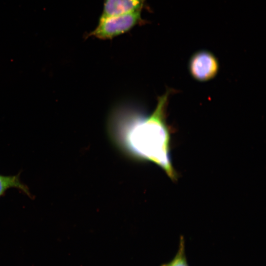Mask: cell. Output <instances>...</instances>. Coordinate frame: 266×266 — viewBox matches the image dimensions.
<instances>
[{"instance_id": "cell-1", "label": "cell", "mask_w": 266, "mask_h": 266, "mask_svg": "<svg viewBox=\"0 0 266 266\" xmlns=\"http://www.w3.org/2000/svg\"><path fill=\"white\" fill-rule=\"evenodd\" d=\"M171 91L159 97L156 108L151 115H133L118 121L114 126L113 137L126 154L134 159L154 162L169 177L176 173L169 153L170 130L166 122V110Z\"/></svg>"}, {"instance_id": "cell-2", "label": "cell", "mask_w": 266, "mask_h": 266, "mask_svg": "<svg viewBox=\"0 0 266 266\" xmlns=\"http://www.w3.org/2000/svg\"><path fill=\"white\" fill-rule=\"evenodd\" d=\"M141 11L132 12L99 20L96 28L87 36L111 39L125 33L137 25L144 24Z\"/></svg>"}, {"instance_id": "cell-3", "label": "cell", "mask_w": 266, "mask_h": 266, "mask_svg": "<svg viewBox=\"0 0 266 266\" xmlns=\"http://www.w3.org/2000/svg\"><path fill=\"white\" fill-rule=\"evenodd\" d=\"M219 68L218 59L211 52L202 50L192 55L188 64L189 71L197 81L205 82L214 78Z\"/></svg>"}, {"instance_id": "cell-4", "label": "cell", "mask_w": 266, "mask_h": 266, "mask_svg": "<svg viewBox=\"0 0 266 266\" xmlns=\"http://www.w3.org/2000/svg\"><path fill=\"white\" fill-rule=\"evenodd\" d=\"M145 0H103L102 13L99 20L111 17L141 11Z\"/></svg>"}, {"instance_id": "cell-5", "label": "cell", "mask_w": 266, "mask_h": 266, "mask_svg": "<svg viewBox=\"0 0 266 266\" xmlns=\"http://www.w3.org/2000/svg\"><path fill=\"white\" fill-rule=\"evenodd\" d=\"M20 172L16 175H4L0 174V198L10 188H16L31 199L34 197L30 191L29 187L20 180Z\"/></svg>"}, {"instance_id": "cell-6", "label": "cell", "mask_w": 266, "mask_h": 266, "mask_svg": "<svg viewBox=\"0 0 266 266\" xmlns=\"http://www.w3.org/2000/svg\"><path fill=\"white\" fill-rule=\"evenodd\" d=\"M160 266H189L186 256L185 241L183 236L180 237L178 249L173 258Z\"/></svg>"}]
</instances>
